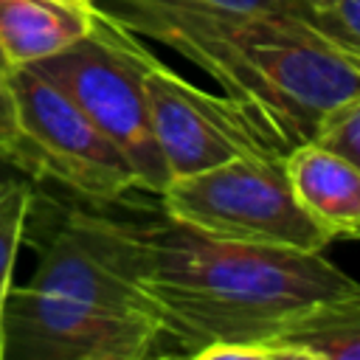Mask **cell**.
I'll return each instance as SVG.
<instances>
[{"label":"cell","instance_id":"obj_1","mask_svg":"<svg viewBox=\"0 0 360 360\" xmlns=\"http://www.w3.org/2000/svg\"><path fill=\"white\" fill-rule=\"evenodd\" d=\"M146 225L73 208L28 284L6 298V349L37 360H143L166 354L146 290Z\"/></svg>","mask_w":360,"mask_h":360},{"label":"cell","instance_id":"obj_2","mask_svg":"<svg viewBox=\"0 0 360 360\" xmlns=\"http://www.w3.org/2000/svg\"><path fill=\"white\" fill-rule=\"evenodd\" d=\"M146 245L169 354L245 360L287 315L357 284L321 250L222 239L169 217L146 225Z\"/></svg>","mask_w":360,"mask_h":360},{"label":"cell","instance_id":"obj_3","mask_svg":"<svg viewBox=\"0 0 360 360\" xmlns=\"http://www.w3.org/2000/svg\"><path fill=\"white\" fill-rule=\"evenodd\" d=\"M124 31L208 73L284 155L312 141L335 107L360 96V62L318 37L304 17H149Z\"/></svg>","mask_w":360,"mask_h":360},{"label":"cell","instance_id":"obj_4","mask_svg":"<svg viewBox=\"0 0 360 360\" xmlns=\"http://www.w3.org/2000/svg\"><path fill=\"white\" fill-rule=\"evenodd\" d=\"M149 56L152 53L135 34L96 11L93 28L82 39L34 62V68L59 84L124 152L138 177V191L160 194L169 183V172L152 138L146 112L143 68Z\"/></svg>","mask_w":360,"mask_h":360},{"label":"cell","instance_id":"obj_5","mask_svg":"<svg viewBox=\"0 0 360 360\" xmlns=\"http://www.w3.org/2000/svg\"><path fill=\"white\" fill-rule=\"evenodd\" d=\"M158 197L169 219L222 239L309 253L332 242L298 205L284 155H239L205 172L169 180Z\"/></svg>","mask_w":360,"mask_h":360},{"label":"cell","instance_id":"obj_6","mask_svg":"<svg viewBox=\"0 0 360 360\" xmlns=\"http://www.w3.org/2000/svg\"><path fill=\"white\" fill-rule=\"evenodd\" d=\"M20 129V172L51 180L93 202H115L138 188L124 152L82 107L34 65L8 70Z\"/></svg>","mask_w":360,"mask_h":360},{"label":"cell","instance_id":"obj_7","mask_svg":"<svg viewBox=\"0 0 360 360\" xmlns=\"http://www.w3.org/2000/svg\"><path fill=\"white\" fill-rule=\"evenodd\" d=\"M143 96L152 138L169 180L188 177L239 155H284L231 96H214L149 56Z\"/></svg>","mask_w":360,"mask_h":360},{"label":"cell","instance_id":"obj_8","mask_svg":"<svg viewBox=\"0 0 360 360\" xmlns=\"http://www.w3.org/2000/svg\"><path fill=\"white\" fill-rule=\"evenodd\" d=\"M245 360H360V284L287 315Z\"/></svg>","mask_w":360,"mask_h":360},{"label":"cell","instance_id":"obj_9","mask_svg":"<svg viewBox=\"0 0 360 360\" xmlns=\"http://www.w3.org/2000/svg\"><path fill=\"white\" fill-rule=\"evenodd\" d=\"M287 180L304 214L329 239H360V169L318 141L284 155Z\"/></svg>","mask_w":360,"mask_h":360},{"label":"cell","instance_id":"obj_10","mask_svg":"<svg viewBox=\"0 0 360 360\" xmlns=\"http://www.w3.org/2000/svg\"><path fill=\"white\" fill-rule=\"evenodd\" d=\"M96 22L84 0H0V53L8 68L34 65L82 39Z\"/></svg>","mask_w":360,"mask_h":360},{"label":"cell","instance_id":"obj_11","mask_svg":"<svg viewBox=\"0 0 360 360\" xmlns=\"http://www.w3.org/2000/svg\"><path fill=\"white\" fill-rule=\"evenodd\" d=\"M93 8L121 28L149 17H242V14H292L304 17L295 0H93Z\"/></svg>","mask_w":360,"mask_h":360},{"label":"cell","instance_id":"obj_12","mask_svg":"<svg viewBox=\"0 0 360 360\" xmlns=\"http://www.w3.org/2000/svg\"><path fill=\"white\" fill-rule=\"evenodd\" d=\"M34 214V188L28 177H20L0 188V304H6L14 287V264Z\"/></svg>","mask_w":360,"mask_h":360},{"label":"cell","instance_id":"obj_13","mask_svg":"<svg viewBox=\"0 0 360 360\" xmlns=\"http://www.w3.org/2000/svg\"><path fill=\"white\" fill-rule=\"evenodd\" d=\"M307 22L332 48L360 62V0H335L326 8L309 11Z\"/></svg>","mask_w":360,"mask_h":360},{"label":"cell","instance_id":"obj_14","mask_svg":"<svg viewBox=\"0 0 360 360\" xmlns=\"http://www.w3.org/2000/svg\"><path fill=\"white\" fill-rule=\"evenodd\" d=\"M321 146L332 149L335 155L346 158L352 166L360 169V96L335 107L318 127L315 138Z\"/></svg>","mask_w":360,"mask_h":360},{"label":"cell","instance_id":"obj_15","mask_svg":"<svg viewBox=\"0 0 360 360\" xmlns=\"http://www.w3.org/2000/svg\"><path fill=\"white\" fill-rule=\"evenodd\" d=\"M0 160L20 169V129L8 79L0 76Z\"/></svg>","mask_w":360,"mask_h":360},{"label":"cell","instance_id":"obj_16","mask_svg":"<svg viewBox=\"0 0 360 360\" xmlns=\"http://www.w3.org/2000/svg\"><path fill=\"white\" fill-rule=\"evenodd\" d=\"M20 177H25L20 169H14L11 163H6V160H0V188H6L8 183H14V180H20ZM31 180V177H28Z\"/></svg>","mask_w":360,"mask_h":360},{"label":"cell","instance_id":"obj_17","mask_svg":"<svg viewBox=\"0 0 360 360\" xmlns=\"http://www.w3.org/2000/svg\"><path fill=\"white\" fill-rule=\"evenodd\" d=\"M298 6H301V11H304V20H307V14L309 11H318V8H326V6H332L335 0H295Z\"/></svg>","mask_w":360,"mask_h":360},{"label":"cell","instance_id":"obj_18","mask_svg":"<svg viewBox=\"0 0 360 360\" xmlns=\"http://www.w3.org/2000/svg\"><path fill=\"white\" fill-rule=\"evenodd\" d=\"M8 70H11V68L6 65V59H3V53H0V76H3V79H8Z\"/></svg>","mask_w":360,"mask_h":360},{"label":"cell","instance_id":"obj_19","mask_svg":"<svg viewBox=\"0 0 360 360\" xmlns=\"http://www.w3.org/2000/svg\"><path fill=\"white\" fill-rule=\"evenodd\" d=\"M0 318H6V304H0Z\"/></svg>","mask_w":360,"mask_h":360}]
</instances>
